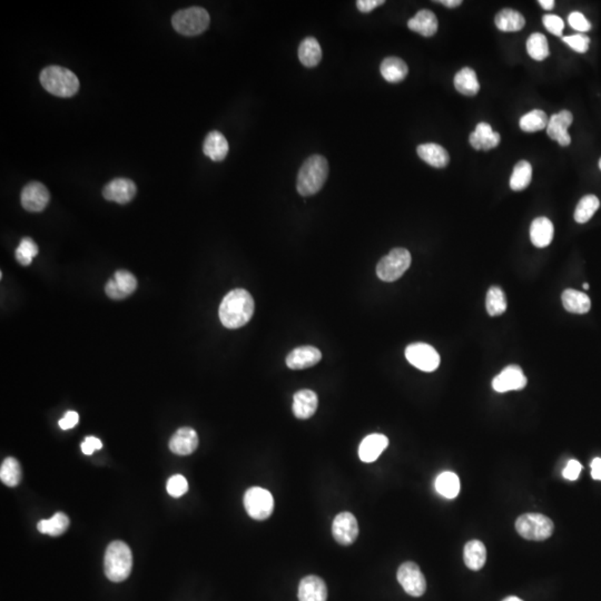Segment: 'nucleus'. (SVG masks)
<instances>
[{
    "instance_id": "nucleus-17",
    "label": "nucleus",
    "mask_w": 601,
    "mask_h": 601,
    "mask_svg": "<svg viewBox=\"0 0 601 601\" xmlns=\"http://www.w3.org/2000/svg\"><path fill=\"white\" fill-rule=\"evenodd\" d=\"M199 447V436L194 429L183 427L169 440V449L177 455H188Z\"/></svg>"
},
{
    "instance_id": "nucleus-42",
    "label": "nucleus",
    "mask_w": 601,
    "mask_h": 601,
    "mask_svg": "<svg viewBox=\"0 0 601 601\" xmlns=\"http://www.w3.org/2000/svg\"><path fill=\"white\" fill-rule=\"evenodd\" d=\"M169 496L180 498L184 496L188 490V480L182 475H175L169 478L166 485Z\"/></svg>"
},
{
    "instance_id": "nucleus-8",
    "label": "nucleus",
    "mask_w": 601,
    "mask_h": 601,
    "mask_svg": "<svg viewBox=\"0 0 601 601\" xmlns=\"http://www.w3.org/2000/svg\"><path fill=\"white\" fill-rule=\"evenodd\" d=\"M244 507L252 519L266 520L274 511L273 496L266 489L253 487L244 494Z\"/></svg>"
},
{
    "instance_id": "nucleus-55",
    "label": "nucleus",
    "mask_w": 601,
    "mask_h": 601,
    "mask_svg": "<svg viewBox=\"0 0 601 601\" xmlns=\"http://www.w3.org/2000/svg\"><path fill=\"white\" fill-rule=\"evenodd\" d=\"M599 169H600L601 171V158L599 160Z\"/></svg>"
},
{
    "instance_id": "nucleus-36",
    "label": "nucleus",
    "mask_w": 601,
    "mask_h": 601,
    "mask_svg": "<svg viewBox=\"0 0 601 601\" xmlns=\"http://www.w3.org/2000/svg\"><path fill=\"white\" fill-rule=\"evenodd\" d=\"M22 466L18 460L15 458H7L3 460L0 468V479L3 485L10 488H15L22 481Z\"/></svg>"
},
{
    "instance_id": "nucleus-22",
    "label": "nucleus",
    "mask_w": 601,
    "mask_h": 601,
    "mask_svg": "<svg viewBox=\"0 0 601 601\" xmlns=\"http://www.w3.org/2000/svg\"><path fill=\"white\" fill-rule=\"evenodd\" d=\"M500 134L492 130L488 123H479L475 132L470 134L469 142L471 146L477 151H489L500 144Z\"/></svg>"
},
{
    "instance_id": "nucleus-28",
    "label": "nucleus",
    "mask_w": 601,
    "mask_h": 601,
    "mask_svg": "<svg viewBox=\"0 0 601 601\" xmlns=\"http://www.w3.org/2000/svg\"><path fill=\"white\" fill-rule=\"evenodd\" d=\"M455 87L460 94L466 96H476L480 91V84L478 82L477 74L470 67L459 70L455 76Z\"/></svg>"
},
{
    "instance_id": "nucleus-54",
    "label": "nucleus",
    "mask_w": 601,
    "mask_h": 601,
    "mask_svg": "<svg viewBox=\"0 0 601 601\" xmlns=\"http://www.w3.org/2000/svg\"><path fill=\"white\" fill-rule=\"evenodd\" d=\"M582 287H584L585 290H589V287H589V284H588V283H585V284L582 285Z\"/></svg>"
},
{
    "instance_id": "nucleus-49",
    "label": "nucleus",
    "mask_w": 601,
    "mask_h": 601,
    "mask_svg": "<svg viewBox=\"0 0 601 601\" xmlns=\"http://www.w3.org/2000/svg\"><path fill=\"white\" fill-rule=\"evenodd\" d=\"M386 3L384 0H359L356 1V7L363 14L371 13L373 9L378 8Z\"/></svg>"
},
{
    "instance_id": "nucleus-46",
    "label": "nucleus",
    "mask_w": 601,
    "mask_h": 601,
    "mask_svg": "<svg viewBox=\"0 0 601 601\" xmlns=\"http://www.w3.org/2000/svg\"><path fill=\"white\" fill-rule=\"evenodd\" d=\"M581 464L577 460H570L563 471V477L567 480L575 481L579 477L581 472Z\"/></svg>"
},
{
    "instance_id": "nucleus-7",
    "label": "nucleus",
    "mask_w": 601,
    "mask_h": 601,
    "mask_svg": "<svg viewBox=\"0 0 601 601\" xmlns=\"http://www.w3.org/2000/svg\"><path fill=\"white\" fill-rule=\"evenodd\" d=\"M411 265V254L402 248L392 250L376 265V275L384 282H395L406 273Z\"/></svg>"
},
{
    "instance_id": "nucleus-41",
    "label": "nucleus",
    "mask_w": 601,
    "mask_h": 601,
    "mask_svg": "<svg viewBox=\"0 0 601 601\" xmlns=\"http://www.w3.org/2000/svg\"><path fill=\"white\" fill-rule=\"evenodd\" d=\"M38 254V246L31 238H24L16 250V259L22 265L31 264L33 257Z\"/></svg>"
},
{
    "instance_id": "nucleus-50",
    "label": "nucleus",
    "mask_w": 601,
    "mask_h": 601,
    "mask_svg": "<svg viewBox=\"0 0 601 601\" xmlns=\"http://www.w3.org/2000/svg\"><path fill=\"white\" fill-rule=\"evenodd\" d=\"M591 476L595 480L601 481V458L593 459L591 462Z\"/></svg>"
},
{
    "instance_id": "nucleus-43",
    "label": "nucleus",
    "mask_w": 601,
    "mask_h": 601,
    "mask_svg": "<svg viewBox=\"0 0 601 601\" xmlns=\"http://www.w3.org/2000/svg\"><path fill=\"white\" fill-rule=\"evenodd\" d=\"M563 40L568 46H570L575 52L580 54L586 53L588 48H589V44H591L589 37L582 35V33H576V35H571V36L563 37Z\"/></svg>"
},
{
    "instance_id": "nucleus-21",
    "label": "nucleus",
    "mask_w": 601,
    "mask_h": 601,
    "mask_svg": "<svg viewBox=\"0 0 601 601\" xmlns=\"http://www.w3.org/2000/svg\"><path fill=\"white\" fill-rule=\"evenodd\" d=\"M319 406L317 395L312 390H300L293 397V413L298 419L306 420L314 416Z\"/></svg>"
},
{
    "instance_id": "nucleus-27",
    "label": "nucleus",
    "mask_w": 601,
    "mask_h": 601,
    "mask_svg": "<svg viewBox=\"0 0 601 601\" xmlns=\"http://www.w3.org/2000/svg\"><path fill=\"white\" fill-rule=\"evenodd\" d=\"M381 75L382 77L391 84H397L406 79L409 68L404 61L397 57H388L381 63Z\"/></svg>"
},
{
    "instance_id": "nucleus-33",
    "label": "nucleus",
    "mask_w": 601,
    "mask_h": 601,
    "mask_svg": "<svg viewBox=\"0 0 601 601\" xmlns=\"http://www.w3.org/2000/svg\"><path fill=\"white\" fill-rule=\"evenodd\" d=\"M69 527V518L63 512H57L47 520H40L37 524L39 533L59 537L63 535Z\"/></svg>"
},
{
    "instance_id": "nucleus-47",
    "label": "nucleus",
    "mask_w": 601,
    "mask_h": 601,
    "mask_svg": "<svg viewBox=\"0 0 601 601\" xmlns=\"http://www.w3.org/2000/svg\"><path fill=\"white\" fill-rule=\"evenodd\" d=\"M102 441L96 436H87L85 441L82 443V451L86 455H93L96 450L102 449Z\"/></svg>"
},
{
    "instance_id": "nucleus-51",
    "label": "nucleus",
    "mask_w": 601,
    "mask_h": 601,
    "mask_svg": "<svg viewBox=\"0 0 601 601\" xmlns=\"http://www.w3.org/2000/svg\"><path fill=\"white\" fill-rule=\"evenodd\" d=\"M436 3H442V5L446 6L448 8H455V7H459L462 3V1L461 0H438Z\"/></svg>"
},
{
    "instance_id": "nucleus-53",
    "label": "nucleus",
    "mask_w": 601,
    "mask_h": 601,
    "mask_svg": "<svg viewBox=\"0 0 601 601\" xmlns=\"http://www.w3.org/2000/svg\"><path fill=\"white\" fill-rule=\"evenodd\" d=\"M502 601H524V600H522V599L518 598V597H516V596H510V597H507V598L503 599V600H502Z\"/></svg>"
},
{
    "instance_id": "nucleus-9",
    "label": "nucleus",
    "mask_w": 601,
    "mask_h": 601,
    "mask_svg": "<svg viewBox=\"0 0 601 601\" xmlns=\"http://www.w3.org/2000/svg\"><path fill=\"white\" fill-rule=\"evenodd\" d=\"M409 363L425 372H433L440 365V356L436 349L427 343H412L406 349Z\"/></svg>"
},
{
    "instance_id": "nucleus-38",
    "label": "nucleus",
    "mask_w": 601,
    "mask_h": 601,
    "mask_svg": "<svg viewBox=\"0 0 601 601\" xmlns=\"http://www.w3.org/2000/svg\"><path fill=\"white\" fill-rule=\"evenodd\" d=\"M485 306L491 317H499L505 313L507 310V298L500 287H492L489 289Z\"/></svg>"
},
{
    "instance_id": "nucleus-25",
    "label": "nucleus",
    "mask_w": 601,
    "mask_h": 601,
    "mask_svg": "<svg viewBox=\"0 0 601 601\" xmlns=\"http://www.w3.org/2000/svg\"><path fill=\"white\" fill-rule=\"evenodd\" d=\"M417 152L421 160L436 169H443L449 164V153L447 152V149L438 144H422L418 146Z\"/></svg>"
},
{
    "instance_id": "nucleus-19",
    "label": "nucleus",
    "mask_w": 601,
    "mask_h": 601,
    "mask_svg": "<svg viewBox=\"0 0 601 601\" xmlns=\"http://www.w3.org/2000/svg\"><path fill=\"white\" fill-rule=\"evenodd\" d=\"M328 588L322 578L307 576L298 585V601H326Z\"/></svg>"
},
{
    "instance_id": "nucleus-14",
    "label": "nucleus",
    "mask_w": 601,
    "mask_h": 601,
    "mask_svg": "<svg viewBox=\"0 0 601 601\" xmlns=\"http://www.w3.org/2000/svg\"><path fill=\"white\" fill-rule=\"evenodd\" d=\"M137 289V280L128 271H117L113 280L106 284V294L114 300H123Z\"/></svg>"
},
{
    "instance_id": "nucleus-26",
    "label": "nucleus",
    "mask_w": 601,
    "mask_h": 601,
    "mask_svg": "<svg viewBox=\"0 0 601 601\" xmlns=\"http://www.w3.org/2000/svg\"><path fill=\"white\" fill-rule=\"evenodd\" d=\"M438 20L432 11L423 9L408 22V27L422 36L432 37L438 31Z\"/></svg>"
},
{
    "instance_id": "nucleus-48",
    "label": "nucleus",
    "mask_w": 601,
    "mask_h": 601,
    "mask_svg": "<svg viewBox=\"0 0 601 601\" xmlns=\"http://www.w3.org/2000/svg\"><path fill=\"white\" fill-rule=\"evenodd\" d=\"M78 420H79V416H78L77 412L68 411L65 413L63 419L59 420V425L63 430H69V429H73L75 425H77Z\"/></svg>"
},
{
    "instance_id": "nucleus-13",
    "label": "nucleus",
    "mask_w": 601,
    "mask_h": 601,
    "mask_svg": "<svg viewBox=\"0 0 601 601\" xmlns=\"http://www.w3.org/2000/svg\"><path fill=\"white\" fill-rule=\"evenodd\" d=\"M527 386V378L518 365H509L502 370L499 375L492 381L494 391L505 393L508 391H518Z\"/></svg>"
},
{
    "instance_id": "nucleus-45",
    "label": "nucleus",
    "mask_w": 601,
    "mask_h": 601,
    "mask_svg": "<svg viewBox=\"0 0 601 601\" xmlns=\"http://www.w3.org/2000/svg\"><path fill=\"white\" fill-rule=\"evenodd\" d=\"M568 22L570 27L574 28L575 31H577L585 33V31H589L591 29V22H588L586 17L579 11L571 13L568 17Z\"/></svg>"
},
{
    "instance_id": "nucleus-16",
    "label": "nucleus",
    "mask_w": 601,
    "mask_h": 601,
    "mask_svg": "<svg viewBox=\"0 0 601 601\" xmlns=\"http://www.w3.org/2000/svg\"><path fill=\"white\" fill-rule=\"evenodd\" d=\"M135 183L127 178H116L106 185L102 190V195L107 201H116L119 204L130 203L135 197Z\"/></svg>"
},
{
    "instance_id": "nucleus-29",
    "label": "nucleus",
    "mask_w": 601,
    "mask_h": 601,
    "mask_svg": "<svg viewBox=\"0 0 601 601\" xmlns=\"http://www.w3.org/2000/svg\"><path fill=\"white\" fill-rule=\"evenodd\" d=\"M563 304L567 311L575 314H585L591 311V298L585 293L568 289L563 293Z\"/></svg>"
},
{
    "instance_id": "nucleus-10",
    "label": "nucleus",
    "mask_w": 601,
    "mask_h": 601,
    "mask_svg": "<svg viewBox=\"0 0 601 601\" xmlns=\"http://www.w3.org/2000/svg\"><path fill=\"white\" fill-rule=\"evenodd\" d=\"M397 578L404 591L410 596L421 597L427 591L425 575L422 574L417 563L411 561L402 563L397 570Z\"/></svg>"
},
{
    "instance_id": "nucleus-31",
    "label": "nucleus",
    "mask_w": 601,
    "mask_h": 601,
    "mask_svg": "<svg viewBox=\"0 0 601 601\" xmlns=\"http://www.w3.org/2000/svg\"><path fill=\"white\" fill-rule=\"evenodd\" d=\"M464 563L473 571L480 570L487 561V549L483 542L471 540L466 543L464 552Z\"/></svg>"
},
{
    "instance_id": "nucleus-12",
    "label": "nucleus",
    "mask_w": 601,
    "mask_h": 601,
    "mask_svg": "<svg viewBox=\"0 0 601 601\" xmlns=\"http://www.w3.org/2000/svg\"><path fill=\"white\" fill-rule=\"evenodd\" d=\"M22 205L28 212H42L50 203L47 188L39 182H31L22 188Z\"/></svg>"
},
{
    "instance_id": "nucleus-15",
    "label": "nucleus",
    "mask_w": 601,
    "mask_h": 601,
    "mask_svg": "<svg viewBox=\"0 0 601 601\" xmlns=\"http://www.w3.org/2000/svg\"><path fill=\"white\" fill-rule=\"evenodd\" d=\"M574 121L572 114L569 111H561L560 113L552 115L549 119L548 126H547V134L549 137L558 142L560 146L565 147L570 145L571 137L569 135L568 128Z\"/></svg>"
},
{
    "instance_id": "nucleus-35",
    "label": "nucleus",
    "mask_w": 601,
    "mask_h": 601,
    "mask_svg": "<svg viewBox=\"0 0 601 601\" xmlns=\"http://www.w3.org/2000/svg\"><path fill=\"white\" fill-rule=\"evenodd\" d=\"M533 178V166L527 160H520L515 165L510 177V188L512 190L520 192L526 190Z\"/></svg>"
},
{
    "instance_id": "nucleus-30",
    "label": "nucleus",
    "mask_w": 601,
    "mask_h": 601,
    "mask_svg": "<svg viewBox=\"0 0 601 601\" xmlns=\"http://www.w3.org/2000/svg\"><path fill=\"white\" fill-rule=\"evenodd\" d=\"M494 22H496V28L499 31H505V33L522 31L526 25V20H524L522 14L510 8L502 9L501 11H499L496 14Z\"/></svg>"
},
{
    "instance_id": "nucleus-5",
    "label": "nucleus",
    "mask_w": 601,
    "mask_h": 601,
    "mask_svg": "<svg viewBox=\"0 0 601 601\" xmlns=\"http://www.w3.org/2000/svg\"><path fill=\"white\" fill-rule=\"evenodd\" d=\"M211 17L206 9L190 7L177 11L172 17V25L175 31L184 36H197L206 31L210 26Z\"/></svg>"
},
{
    "instance_id": "nucleus-18",
    "label": "nucleus",
    "mask_w": 601,
    "mask_h": 601,
    "mask_svg": "<svg viewBox=\"0 0 601 601\" xmlns=\"http://www.w3.org/2000/svg\"><path fill=\"white\" fill-rule=\"evenodd\" d=\"M322 359V353L314 347H300L287 356V365L291 370H304L314 367Z\"/></svg>"
},
{
    "instance_id": "nucleus-24",
    "label": "nucleus",
    "mask_w": 601,
    "mask_h": 601,
    "mask_svg": "<svg viewBox=\"0 0 601 601\" xmlns=\"http://www.w3.org/2000/svg\"><path fill=\"white\" fill-rule=\"evenodd\" d=\"M530 240L535 248H542L554 240V224L547 218H537L530 227Z\"/></svg>"
},
{
    "instance_id": "nucleus-3",
    "label": "nucleus",
    "mask_w": 601,
    "mask_h": 601,
    "mask_svg": "<svg viewBox=\"0 0 601 601\" xmlns=\"http://www.w3.org/2000/svg\"><path fill=\"white\" fill-rule=\"evenodd\" d=\"M104 568L108 579L121 582L130 577L132 568V554L124 541H113L106 549Z\"/></svg>"
},
{
    "instance_id": "nucleus-6",
    "label": "nucleus",
    "mask_w": 601,
    "mask_h": 601,
    "mask_svg": "<svg viewBox=\"0 0 601 601\" xmlns=\"http://www.w3.org/2000/svg\"><path fill=\"white\" fill-rule=\"evenodd\" d=\"M551 519L541 513H526L519 517L516 529L522 538L528 540L542 541L551 537L554 533Z\"/></svg>"
},
{
    "instance_id": "nucleus-37",
    "label": "nucleus",
    "mask_w": 601,
    "mask_h": 601,
    "mask_svg": "<svg viewBox=\"0 0 601 601\" xmlns=\"http://www.w3.org/2000/svg\"><path fill=\"white\" fill-rule=\"evenodd\" d=\"M600 201L596 195L584 196L575 211V221L580 224L587 223L598 211Z\"/></svg>"
},
{
    "instance_id": "nucleus-11",
    "label": "nucleus",
    "mask_w": 601,
    "mask_h": 601,
    "mask_svg": "<svg viewBox=\"0 0 601 601\" xmlns=\"http://www.w3.org/2000/svg\"><path fill=\"white\" fill-rule=\"evenodd\" d=\"M332 533L340 545L350 546L358 538L359 524L356 517L351 512H341L337 515L332 524Z\"/></svg>"
},
{
    "instance_id": "nucleus-20",
    "label": "nucleus",
    "mask_w": 601,
    "mask_h": 601,
    "mask_svg": "<svg viewBox=\"0 0 601 601\" xmlns=\"http://www.w3.org/2000/svg\"><path fill=\"white\" fill-rule=\"evenodd\" d=\"M389 446V439L384 434L373 433L362 440L359 447V457L362 462L371 464L382 455Z\"/></svg>"
},
{
    "instance_id": "nucleus-39",
    "label": "nucleus",
    "mask_w": 601,
    "mask_h": 601,
    "mask_svg": "<svg viewBox=\"0 0 601 601\" xmlns=\"http://www.w3.org/2000/svg\"><path fill=\"white\" fill-rule=\"evenodd\" d=\"M549 119L545 112L540 109L529 112L520 119L519 125L524 132H535L545 130L548 126Z\"/></svg>"
},
{
    "instance_id": "nucleus-1",
    "label": "nucleus",
    "mask_w": 601,
    "mask_h": 601,
    "mask_svg": "<svg viewBox=\"0 0 601 601\" xmlns=\"http://www.w3.org/2000/svg\"><path fill=\"white\" fill-rule=\"evenodd\" d=\"M255 303L251 294L243 289L227 293L222 300L218 315L222 324L227 328H238L251 320Z\"/></svg>"
},
{
    "instance_id": "nucleus-44",
    "label": "nucleus",
    "mask_w": 601,
    "mask_h": 601,
    "mask_svg": "<svg viewBox=\"0 0 601 601\" xmlns=\"http://www.w3.org/2000/svg\"><path fill=\"white\" fill-rule=\"evenodd\" d=\"M542 22L549 33H551L554 36H563L565 22H563V20L559 16H556V15H545L542 18Z\"/></svg>"
},
{
    "instance_id": "nucleus-23",
    "label": "nucleus",
    "mask_w": 601,
    "mask_h": 601,
    "mask_svg": "<svg viewBox=\"0 0 601 601\" xmlns=\"http://www.w3.org/2000/svg\"><path fill=\"white\" fill-rule=\"evenodd\" d=\"M229 147L225 136L218 130H213L206 136L203 152L214 162H221L229 154Z\"/></svg>"
},
{
    "instance_id": "nucleus-4",
    "label": "nucleus",
    "mask_w": 601,
    "mask_h": 601,
    "mask_svg": "<svg viewBox=\"0 0 601 601\" xmlns=\"http://www.w3.org/2000/svg\"><path fill=\"white\" fill-rule=\"evenodd\" d=\"M39 79L43 87L50 94L63 97V98L74 96L75 94H77L79 89V80L77 76L65 67H46L40 73Z\"/></svg>"
},
{
    "instance_id": "nucleus-40",
    "label": "nucleus",
    "mask_w": 601,
    "mask_h": 601,
    "mask_svg": "<svg viewBox=\"0 0 601 601\" xmlns=\"http://www.w3.org/2000/svg\"><path fill=\"white\" fill-rule=\"evenodd\" d=\"M527 52L530 57L535 61H545L550 54L547 37L541 33L530 35L527 40Z\"/></svg>"
},
{
    "instance_id": "nucleus-2",
    "label": "nucleus",
    "mask_w": 601,
    "mask_h": 601,
    "mask_svg": "<svg viewBox=\"0 0 601 601\" xmlns=\"http://www.w3.org/2000/svg\"><path fill=\"white\" fill-rule=\"evenodd\" d=\"M328 164L326 158L313 155L304 162L298 171L296 190L302 196H312L320 192L326 182Z\"/></svg>"
},
{
    "instance_id": "nucleus-34",
    "label": "nucleus",
    "mask_w": 601,
    "mask_h": 601,
    "mask_svg": "<svg viewBox=\"0 0 601 601\" xmlns=\"http://www.w3.org/2000/svg\"><path fill=\"white\" fill-rule=\"evenodd\" d=\"M434 485L436 492L447 499H455L460 492V480L458 476L453 472H442L441 475L436 478Z\"/></svg>"
},
{
    "instance_id": "nucleus-32",
    "label": "nucleus",
    "mask_w": 601,
    "mask_h": 601,
    "mask_svg": "<svg viewBox=\"0 0 601 601\" xmlns=\"http://www.w3.org/2000/svg\"><path fill=\"white\" fill-rule=\"evenodd\" d=\"M298 59L305 67H315L322 59V50L313 37L304 39L298 47Z\"/></svg>"
},
{
    "instance_id": "nucleus-52",
    "label": "nucleus",
    "mask_w": 601,
    "mask_h": 601,
    "mask_svg": "<svg viewBox=\"0 0 601 601\" xmlns=\"http://www.w3.org/2000/svg\"><path fill=\"white\" fill-rule=\"evenodd\" d=\"M538 3L545 10H552L556 5L554 0H539Z\"/></svg>"
}]
</instances>
